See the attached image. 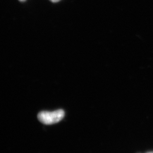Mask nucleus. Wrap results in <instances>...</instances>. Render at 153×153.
<instances>
[{
	"label": "nucleus",
	"instance_id": "7ed1b4c3",
	"mask_svg": "<svg viewBox=\"0 0 153 153\" xmlns=\"http://www.w3.org/2000/svg\"><path fill=\"white\" fill-rule=\"evenodd\" d=\"M20 1H22V2H23V1H25L26 0H19Z\"/></svg>",
	"mask_w": 153,
	"mask_h": 153
},
{
	"label": "nucleus",
	"instance_id": "f03ea898",
	"mask_svg": "<svg viewBox=\"0 0 153 153\" xmlns=\"http://www.w3.org/2000/svg\"><path fill=\"white\" fill-rule=\"evenodd\" d=\"M51 1H52V2H57L59 1H60V0H50Z\"/></svg>",
	"mask_w": 153,
	"mask_h": 153
},
{
	"label": "nucleus",
	"instance_id": "f257e3e1",
	"mask_svg": "<svg viewBox=\"0 0 153 153\" xmlns=\"http://www.w3.org/2000/svg\"><path fill=\"white\" fill-rule=\"evenodd\" d=\"M65 112L62 109L53 112L42 111L38 114L39 120L46 125H51L60 122L64 117Z\"/></svg>",
	"mask_w": 153,
	"mask_h": 153
},
{
	"label": "nucleus",
	"instance_id": "20e7f679",
	"mask_svg": "<svg viewBox=\"0 0 153 153\" xmlns=\"http://www.w3.org/2000/svg\"><path fill=\"white\" fill-rule=\"evenodd\" d=\"M153 153V152H148V153Z\"/></svg>",
	"mask_w": 153,
	"mask_h": 153
}]
</instances>
